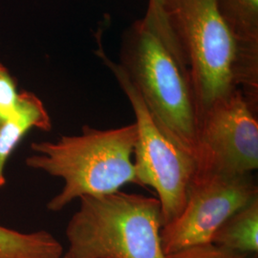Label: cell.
<instances>
[{
	"label": "cell",
	"mask_w": 258,
	"mask_h": 258,
	"mask_svg": "<svg viewBox=\"0 0 258 258\" xmlns=\"http://www.w3.org/2000/svg\"><path fill=\"white\" fill-rule=\"evenodd\" d=\"M198 170L250 174L258 167L257 105L241 90L214 102L200 117Z\"/></svg>",
	"instance_id": "obj_7"
},
{
	"label": "cell",
	"mask_w": 258,
	"mask_h": 258,
	"mask_svg": "<svg viewBox=\"0 0 258 258\" xmlns=\"http://www.w3.org/2000/svg\"><path fill=\"white\" fill-rule=\"evenodd\" d=\"M32 129L49 132L52 130V120L36 94L21 91L17 110L0 123V188L7 182L5 169L10 158Z\"/></svg>",
	"instance_id": "obj_9"
},
{
	"label": "cell",
	"mask_w": 258,
	"mask_h": 258,
	"mask_svg": "<svg viewBox=\"0 0 258 258\" xmlns=\"http://www.w3.org/2000/svg\"><path fill=\"white\" fill-rule=\"evenodd\" d=\"M64 249L49 231L22 232L0 225V258H61Z\"/></svg>",
	"instance_id": "obj_11"
},
{
	"label": "cell",
	"mask_w": 258,
	"mask_h": 258,
	"mask_svg": "<svg viewBox=\"0 0 258 258\" xmlns=\"http://www.w3.org/2000/svg\"><path fill=\"white\" fill-rule=\"evenodd\" d=\"M165 15L189 69L201 117L240 90L238 49L216 0H166Z\"/></svg>",
	"instance_id": "obj_4"
},
{
	"label": "cell",
	"mask_w": 258,
	"mask_h": 258,
	"mask_svg": "<svg viewBox=\"0 0 258 258\" xmlns=\"http://www.w3.org/2000/svg\"><path fill=\"white\" fill-rule=\"evenodd\" d=\"M19 99L16 79L4 65L0 63V123L16 112Z\"/></svg>",
	"instance_id": "obj_12"
},
{
	"label": "cell",
	"mask_w": 258,
	"mask_h": 258,
	"mask_svg": "<svg viewBox=\"0 0 258 258\" xmlns=\"http://www.w3.org/2000/svg\"><path fill=\"white\" fill-rule=\"evenodd\" d=\"M67 224L61 258H166L157 198L116 191L84 196Z\"/></svg>",
	"instance_id": "obj_3"
},
{
	"label": "cell",
	"mask_w": 258,
	"mask_h": 258,
	"mask_svg": "<svg viewBox=\"0 0 258 258\" xmlns=\"http://www.w3.org/2000/svg\"><path fill=\"white\" fill-rule=\"evenodd\" d=\"M256 198L258 186L251 173L230 175L198 170L183 211L161 230L165 255L212 243L222 224Z\"/></svg>",
	"instance_id": "obj_6"
},
{
	"label": "cell",
	"mask_w": 258,
	"mask_h": 258,
	"mask_svg": "<svg viewBox=\"0 0 258 258\" xmlns=\"http://www.w3.org/2000/svg\"><path fill=\"white\" fill-rule=\"evenodd\" d=\"M165 2L166 0H148L147 13L143 19L166 41L175 42V37L166 19Z\"/></svg>",
	"instance_id": "obj_14"
},
{
	"label": "cell",
	"mask_w": 258,
	"mask_h": 258,
	"mask_svg": "<svg viewBox=\"0 0 258 258\" xmlns=\"http://www.w3.org/2000/svg\"><path fill=\"white\" fill-rule=\"evenodd\" d=\"M212 243L231 251L257 255L258 198L224 222Z\"/></svg>",
	"instance_id": "obj_10"
},
{
	"label": "cell",
	"mask_w": 258,
	"mask_h": 258,
	"mask_svg": "<svg viewBox=\"0 0 258 258\" xmlns=\"http://www.w3.org/2000/svg\"><path fill=\"white\" fill-rule=\"evenodd\" d=\"M218 10L236 43L239 89L258 101V0H216Z\"/></svg>",
	"instance_id": "obj_8"
},
{
	"label": "cell",
	"mask_w": 258,
	"mask_h": 258,
	"mask_svg": "<svg viewBox=\"0 0 258 258\" xmlns=\"http://www.w3.org/2000/svg\"><path fill=\"white\" fill-rule=\"evenodd\" d=\"M256 255L231 251L215 246L212 243L203 244L180 250L166 258H254Z\"/></svg>",
	"instance_id": "obj_13"
},
{
	"label": "cell",
	"mask_w": 258,
	"mask_h": 258,
	"mask_svg": "<svg viewBox=\"0 0 258 258\" xmlns=\"http://www.w3.org/2000/svg\"><path fill=\"white\" fill-rule=\"evenodd\" d=\"M137 137L133 122L112 129L84 125L80 135L32 143L26 166L60 178L64 184L47 210L60 212L84 196L114 194L126 184L140 185L132 160Z\"/></svg>",
	"instance_id": "obj_2"
},
{
	"label": "cell",
	"mask_w": 258,
	"mask_h": 258,
	"mask_svg": "<svg viewBox=\"0 0 258 258\" xmlns=\"http://www.w3.org/2000/svg\"><path fill=\"white\" fill-rule=\"evenodd\" d=\"M97 55L115 77L134 112L138 131L133 161L136 175L140 186H150L156 191L164 227L183 211L198 164L159 127L120 64L113 61L102 46Z\"/></svg>",
	"instance_id": "obj_5"
},
{
	"label": "cell",
	"mask_w": 258,
	"mask_h": 258,
	"mask_svg": "<svg viewBox=\"0 0 258 258\" xmlns=\"http://www.w3.org/2000/svg\"><path fill=\"white\" fill-rule=\"evenodd\" d=\"M118 63L159 127L198 164L199 107L181 50L138 19L122 35Z\"/></svg>",
	"instance_id": "obj_1"
}]
</instances>
